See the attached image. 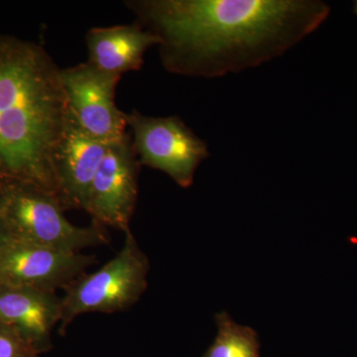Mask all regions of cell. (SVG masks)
<instances>
[{"label":"cell","instance_id":"7a4b0ae2","mask_svg":"<svg viewBox=\"0 0 357 357\" xmlns=\"http://www.w3.org/2000/svg\"><path fill=\"white\" fill-rule=\"evenodd\" d=\"M70 121L59 68L31 42L0 37V175L57 198L56 159Z\"/></svg>","mask_w":357,"mask_h":357},{"label":"cell","instance_id":"5b68a950","mask_svg":"<svg viewBox=\"0 0 357 357\" xmlns=\"http://www.w3.org/2000/svg\"><path fill=\"white\" fill-rule=\"evenodd\" d=\"M126 122L140 165L167 174L181 188L191 187L197 169L210 156L206 143L178 116H147L132 110Z\"/></svg>","mask_w":357,"mask_h":357},{"label":"cell","instance_id":"4fadbf2b","mask_svg":"<svg viewBox=\"0 0 357 357\" xmlns=\"http://www.w3.org/2000/svg\"><path fill=\"white\" fill-rule=\"evenodd\" d=\"M0 357H39L10 326L0 323Z\"/></svg>","mask_w":357,"mask_h":357},{"label":"cell","instance_id":"9c48e42d","mask_svg":"<svg viewBox=\"0 0 357 357\" xmlns=\"http://www.w3.org/2000/svg\"><path fill=\"white\" fill-rule=\"evenodd\" d=\"M112 143L84 132L70 116L56 159L57 199L65 211H86L91 184Z\"/></svg>","mask_w":357,"mask_h":357},{"label":"cell","instance_id":"52a82bcc","mask_svg":"<svg viewBox=\"0 0 357 357\" xmlns=\"http://www.w3.org/2000/svg\"><path fill=\"white\" fill-rule=\"evenodd\" d=\"M139 166L128 133L109 145L89 191L86 211L93 222L124 234L130 230L137 203Z\"/></svg>","mask_w":357,"mask_h":357},{"label":"cell","instance_id":"5bb4252c","mask_svg":"<svg viewBox=\"0 0 357 357\" xmlns=\"http://www.w3.org/2000/svg\"><path fill=\"white\" fill-rule=\"evenodd\" d=\"M8 238V236L6 234L3 229L0 227V262H1L2 255H3L4 248Z\"/></svg>","mask_w":357,"mask_h":357},{"label":"cell","instance_id":"7c38bea8","mask_svg":"<svg viewBox=\"0 0 357 357\" xmlns=\"http://www.w3.org/2000/svg\"><path fill=\"white\" fill-rule=\"evenodd\" d=\"M218 335L203 357H260L257 333L236 323L227 312L215 316Z\"/></svg>","mask_w":357,"mask_h":357},{"label":"cell","instance_id":"8fae6325","mask_svg":"<svg viewBox=\"0 0 357 357\" xmlns=\"http://www.w3.org/2000/svg\"><path fill=\"white\" fill-rule=\"evenodd\" d=\"M89 63L109 74L139 70L148 49L159 46L160 40L137 23L93 27L86 35Z\"/></svg>","mask_w":357,"mask_h":357},{"label":"cell","instance_id":"277c9868","mask_svg":"<svg viewBox=\"0 0 357 357\" xmlns=\"http://www.w3.org/2000/svg\"><path fill=\"white\" fill-rule=\"evenodd\" d=\"M149 271V259L128 230L123 246L112 259L93 273L82 275L65 289L61 297V335L86 312L114 314L134 306L147 289Z\"/></svg>","mask_w":357,"mask_h":357},{"label":"cell","instance_id":"30bf717a","mask_svg":"<svg viewBox=\"0 0 357 357\" xmlns=\"http://www.w3.org/2000/svg\"><path fill=\"white\" fill-rule=\"evenodd\" d=\"M61 316L62 298L57 294L0 285V323L13 328L39 356L53 347L52 333Z\"/></svg>","mask_w":357,"mask_h":357},{"label":"cell","instance_id":"6da1fadb","mask_svg":"<svg viewBox=\"0 0 357 357\" xmlns=\"http://www.w3.org/2000/svg\"><path fill=\"white\" fill-rule=\"evenodd\" d=\"M126 6L158 37L166 70L206 79L281 57L330 15L319 0H128Z\"/></svg>","mask_w":357,"mask_h":357},{"label":"cell","instance_id":"ba28073f","mask_svg":"<svg viewBox=\"0 0 357 357\" xmlns=\"http://www.w3.org/2000/svg\"><path fill=\"white\" fill-rule=\"evenodd\" d=\"M95 262L93 255L23 243L8 236L0 262V285L56 293L86 274Z\"/></svg>","mask_w":357,"mask_h":357},{"label":"cell","instance_id":"3957f363","mask_svg":"<svg viewBox=\"0 0 357 357\" xmlns=\"http://www.w3.org/2000/svg\"><path fill=\"white\" fill-rule=\"evenodd\" d=\"M0 227L15 241L73 252L107 243L102 225H73L54 195L11 178L0 180Z\"/></svg>","mask_w":357,"mask_h":357},{"label":"cell","instance_id":"9a60e30c","mask_svg":"<svg viewBox=\"0 0 357 357\" xmlns=\"http://www.w3.org/2000/svg\"><path fill=\"white\" fill-rule=\"evenodd\" d=\"M354 13L357 15V1H354Z\"/></svg>","mask_w":357,"mask_h":357},{"label":"cell","instance_id":"8992f818","mask_svg":"<svg viewBox=\"0 0 357 357\" xmlns=\"http://www.w3.org/2000/svg\"><path fill=\"white\" fill-rule=\"evenodd\" d=\"M121 77L89 62L61 69L73 121L84 132L103 142H114L128 134L126 114L115 105Z\"/></svg>","mask_w":357,"mask_h":357}]
</instances>
